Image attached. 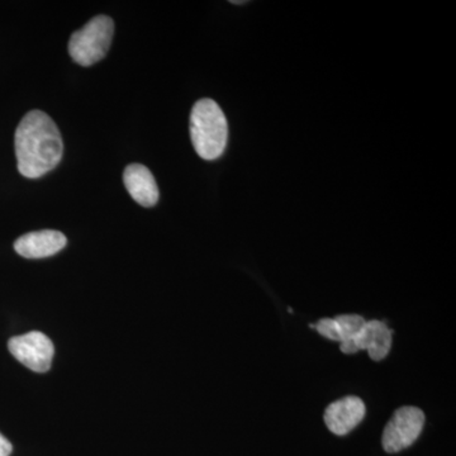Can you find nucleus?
<instances>
[{"label":"nucleus","mask_w":456,"mask_h":456,"mask_svg":"<svg viewBox=\"0 0 456 456\" xmlns=\"http://www.w3.org/2000/svg\"><path fill=\"white\" fill-rule=\"evenodd\" d=\"M18 171L37 179L55 169L64 155V142L56 123L42 110H31L18 125L14 136Z\"/></svg>","instance_id":"obj_1"},{"label":"nucleus","mask_w":456,"mask_h":456,"mask_svg":"<svg viewBox=\"0 0 456 456\" xmlns=\"http://www.w3.org/2000/svg\"><path fill=\"white\" fill-rule=\"evenodd\" d=\"M191 139L204 160H216L226 150L228 125L221 107L212 99H200L191 114Z\"/></svg>","instance_id":"obj_2"},{"label":"nucleus","mask_w":456,"mask_h":456,"mask_svg":"<svg viewBox=\"0 0 456 456\" xmlns=\"http://www.w3.org/2000/svg\"><path fill=\"white\" fill-rule=\"evenodd\" d=\"M114 35L112 18H92L79 31L74 32L69 41V53L77 64L92 66L103 60L110 51Z\"/></svg>","instance_id":"obj_3"},{"label":"nucleus","mask_w":456,"mask_h":456,"mask_svg":"<svg viewBox=\"0 0 456 456\" xmlns=\"http://www.w3.org/2000/svg\"><path fill=\"white\" fill-rule=\"evenodd\" d=\"M425 415L419 408L402 407L395 411L384 428L382 443L387 452H401L412 445L424 428Z\"/></svg>","instance_id":"obj_4"},{"label":"nucleus","mask_w":456,"mask_h":456,"mask_svg":"<svg viewBox=\"0 0 456 456\" xmlns=\"http://www.w3.org/2000/svg\"><path fill=\"white\" fill-rule=\"evenodd\" d=\"M9 351L25 367L36 373H46L53 364L55 347L53 341L40 331H32L12 338Z\"/></svg>","instance_id":"obj_5"},{"label":"nucleus","mask_w":456,"mask_h":456,"mask_svg":"<svg viewBox=\"0 0 456 456\" xmlns=\"http://www.w3.org/2000/svg\"><path fill=\"white\" fill-rule=\"evenodd\" d=\"M365 411L367 410L362 399L349 395L338 399L326 408L325 424L332 434L344 436L362 421Z\"/></svg>","instance_id":"obj_6"},{"label":"nucleus","mask_w":456,"mask_h":456,"mask_svg":"<svg viewBox=\"0 0 456 456\" xmlns=\"http://www.w3.org/2000/svg\"><path fill=\"white\" fill-rule=\"evenodd\" d=\"M68 244L64 233L44 230L20 236L14 242V250L26 259H44L61 251Z\"/></svg>","instance_id":"obj_7"},{"label":"nucleus","mask_w":456,"mask_h":456,"mask_svg":"<svg viewBox=\"0 0 456 456\" xmlns=\"http://www.w3.org/2000/svg\"><path fill=\"white\" fill-rule=\"evenodd\" d=\"M123 183L134 202L140 206L154 207L159 200V188L151 171L141 164H131L123 173Z\"/></svg>","instance_id":"obj_8"},{"label":"nucleus","mask_w":456,"mask_h":456,"mask_svg":"<svg viewBox=\"0 0 456 456\" xmlns=\"http://www.w3.org/2000/svg\"><path fill=\"white\" fill-rule=\"evenodd\" d=\"M393 331L383 321H367L355 341L358 351L367 350L374 362H380L388 355L392 347Z\"/></svg>","instance_id":"obj_9"},{"label":"nucleus","mask_w":456,"mask_h":456,"mask_svg":"<svg viewBox=\"0 0 456 456\" xmlns=\"http://www.w3.org/2000/svg\"><path fill=\"white\" fill-rule=\"evenodd\" d=\"M335 321L338 326L342 353L346 354V355L358 353L355 341L362 330L364 329L365 323H367L365 318L360 316V314H341V316L336 317Z\"/></svg>","instance_id":"obj_10"},{"label":"nucleus","mask_w":456,"mask_h":456,"mask_svg":"<svg viewBox=\"0 0 456 456\" xmlns=\"http://www.w3.org/2000/svg\"><path fill=\"white\" fill-rule=\"evenodd\" d=\"M312 329H316L318 334L329 340L340 342V334H338V326L335 318H322L318 321L316 325H311Z\"/></svg>","instance_id":"obj_11"},{"label":"nucleus","mask_w":456,"mask_h":456,"mask_svg":"<svg viewBox=\"0 0 456 456\" xmlns=\"http://www.w3.org/2000/svg\"><path fill=\"white\" fill-rule=\"evenodd\" d=\"M12 450H13L12 444L9 443V440L5 439L2 434H0V456L11 455Z\"/></svg>","instance_id":"obj_12"}]
</instances>
